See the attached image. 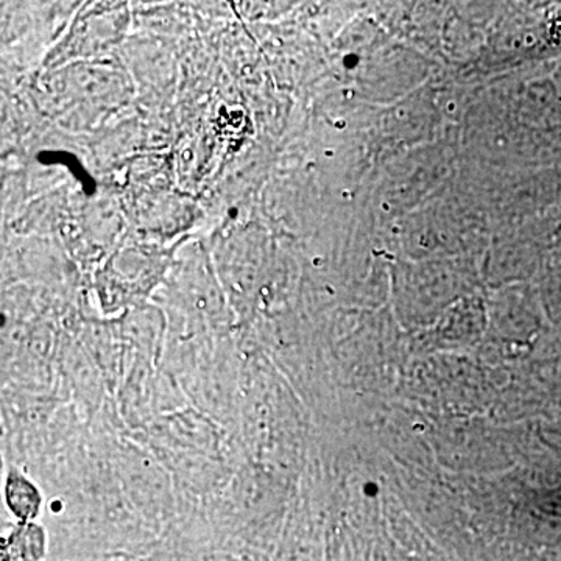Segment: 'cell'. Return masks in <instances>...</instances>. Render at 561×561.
<instances>
[{"label": "cell", "instance_id": "1", "mask_svg": "<svg viewBox=\"0 0 561 561\" xmlns=\"http://www.w3.org/2000/svg\"><path fill=\"white\" fill-rule=\"evenodd\" d=\"M46 556V534L32 523L16 527L3 541L2 561H41Z\"/></svg>", "mask_w": 561, "mask_h": 561}, {"label": "cell", "instance_id": "2", "mask_svg": "<svg viewBox=\"0 0 561 561\" xmlns=\"http://www.w3.org/2000/svg\"><path fill=\"white\" fill-rule=\"evenodd\" d=\"M5 500L10 511L22 523H31L38 516L41 507V494L38 489L24 476L11 472L7 479Z\"/></svg>", "mask_w": 561, "mask_h": 561}]
</instances>
